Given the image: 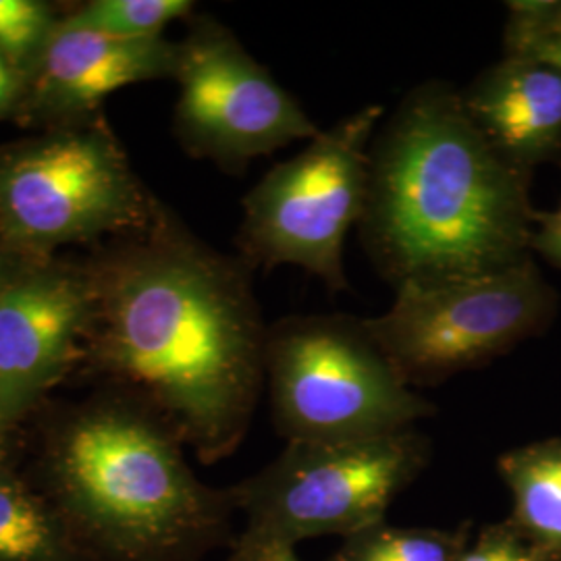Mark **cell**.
I'll return each mask as SVG.
<instances>
[{
	"label": "cell",
	"mask_w": 561,
	"mask_h": 561,
	"mask_svg": "<svg viewBox=\"0 0 561 561\" xmlns=\"http://www.w3.org/2000/svg\"><path fill=\"white\" fill-rule=\"evenodd\" d=\"M20 92V71L0 55V113L11 106Z\"/></svg>",
	"instance_id": "obj_21"
},
{
	"label": "cell",
	"mask_w": 561,
	"mask_h": 561,
	"mask_svg": "<svg viewBox=\"0 0 561 561\" xmlns=\"http://www.w3.org/2000/svg\"><path fill=\"white\" fill-rule=\"evenodd\" d=\"M190 0H94L65 23L111 38H154L171 21L194 13Z\"/></svg>",
	"instance_id": "obj_16"
},
{
	"label": "cell",
	"mask_w": 561,
	"mask_h": 561,
	"mask_svg": "<svg viewBox=\"0 0 561 561\" xmlns=\"http://www.w3.org/2000/svg\"><path fill=\"white\" fill-rule=\"evenodd\" d=\"M13 271H15V264L9 261V252L0 245V291H2L4 283L13 275Z\"/></svg>",
	"instance_id": "obj_24"
},
{
	"label": "cell",
	"mask_w": 561,
	"mask_h": 561,
	"mask_svg": "<svg viewBox=\"0 0 561 561\" xmlns=\"http://www.w3.org/2000/svg\"><path fill=\"white\" fill-rule=\"evenodd\" d=\"M461 106L503 159L535 175L561 162V71L503 57L460 90Z\"/></svg>",
	"instance_id": "obj_12"
},
{
	"label": "cell",
	"mask_w": 561,
	"mask_h": 561,
	"mask_svg": "<svg viewBox=\"0 0 561 561\" xmlns=\"http://www.w3.org/2000/svg\"><path fill=\"white\" fill-rule=\"evenodd\" d=\"M264 375L285 442L389 435L437 412L350 314H296L268 327Z\"/></svg>",
	"instance_id": "obj_4"
},
{
	"label": "cell",
	"mask_w": 561,
	"mask_h": 561,
	"mask_svg": "<svg viewBox=\"0 0 561 561\" xmlns=\"http://www.w3.org/2000/svg\"><path fill=\"white\" fill-rule=\"evenodd\" d=\"M180 42L111 38L55 23L32 69L34 111L44 115H81L125 85L175 78Z\"/></svg>",
	"instance_id": "obj_11"
},
{
	"label": "cell",
	"mask_w": 561,
	"mask_h": 561,
	"mask_svg": "<svg viewBox=\"0 0 561 561\" xmlns=\"http://www.w3.org/2000/svg\"><path fill=\"white\" fill-rule=\"evenodd\" d=\"M470 542V526L375 524L345 537L329 561H458Z\"/></svg>",
	"instance_id": "obj_15"
},
{
	"label": "cell",
	"mask_w": 561,
	"mask_h": 561,
	"mask_svg": "<svg viewBox=\"0 0 561 561\" xmlns=\"http://www.w3.org/2000/svg\"><path fill=\"white\" fill-rule=\"evenodd\" d=\"M0 561H96L48 497L0 468Z\"/></svg>",
	"instance_id": "obj_14"
},
{
	"label": "cell",
	"mask_w": 561,
	"mask_h": 561,
	"mask_svg": "<svg viewBox=\"0 0 561 561\" xmlns=\"http://www.w3.org/2000/svg\"><path fill=\"white\" fill-rule=\"evenodd\" d=\"M512 493L510 520L530 541L561 558V439H542L505 451L497 460Z\"/></svg>",
	"instance_id": "obj_13"
},
{
	"label": "cell",
	"mask_w": 561,
	"mask_h": 561,
	"mask_svg": "<svg viewBox=\"0 0 561 561\" xmlns=\"http://www.w3.org/2000/svg\"><path fill=\"white\" fill-rule=\"evenodd\" d=\"M229 561H300L296 547L285 545H240L231 542Z\"/></svg>",
	"instance_id": "obj_20"
},
{
	"label": "cell",
	"mask_w": 561,
	"mask_h": 561,
	"mask_svg": "<svg viewBox=\"0 0 561 561\" xmlns=\"http://www.w3.org/2000/svg\"><path fill=\"white\" fill-rule=\"evenodd\" d=\"M92 285L48 262H27L0 291V424L13 431L80 358Z\"/></svg>",
	"instance_id": "obj_10"
},
{
	"label": "cell",
	"mask_w": 561,
	"mask_h": 561,
	"mask_svg": "<svg viewBox=\"0 0 561 561\" xmlns=\"http://www.w3.org/2000/svg\"><path fill=\"white\" fill-rule=\"evenodd\" d=\"M530 183L466 115L458 88L424 81L375 134L362 248L396 289L507 271L530 259Z\"/></svg>",
	"instance_id": "obj_2"
},
{
	"label": "cell",
	"mask_w": 561,
	"mask_h": 561,
	"mask_svg": "<svg viewBox=\"0 0 561 561\" xmlns=\"http://www.w3.org/2000/svg\"><path fill=\"white\" fill-rule=\"evenodd\" d=\"M55 21L38 0H0V55L20 73L34 69Z\"/></svg>",
	"instance_id": "obj_17"
},
{
	"label": "cell",
	"mask_w": 561,
	"mask_h": 561,
	"mask_svg": "<svg viewBox=\"0 0 561 561\" xmlns=\"http://www.w3.org/2000/svg\"><path fill=\"white\" fill-rule=\"evenodd\" d=\"M530 252L561 271V202L556 210H537Z\"/></svg>",
	"instance_id": "obj_19"
},
{
	"label": "cell",
	"mask_w": 561,
	"mask_h": 561,
	"mask_svg": "<svg viewBox=\"0 0 561 561\" xmlns=\"http://www.w3.org/2000/svg\"><path fill=\"white\" fill-rule=\"evenodd\" d=\"M382 104H366L321 129L300 154L275 164L243 198L241 259L250 266H298L331 294L347 291L343 245L360 225L370 146Z\"/></svg>",
	"instance_id": "obj_6"
},
{
	"label": "cell",
	"mask_w": 561,
	"mask_h": 561,
	"mask_svg": "<svg viewBox=\"0 0 561 561\" xmlns=\"http://www.w3.org/2000/svg\"><path fill=\"white\" fill-rule=\"evenodd\" d=\"M11 433L0 424V468L9 466V456H11Z\"/></svg>",
	"instance_id": "obj_23"
},
{
	"label": "cell",
	"mask_w": 561,
	"mask_h": 561,
	"mask_svg": "<svg viewBox=\"0 0 561 561\" xmlns=\"http://www.w3.org/2000/svg\"><path fill=\"white\" fill-rule=\"evenodd\" d=\"M181 447L134 401L83 408L50 445L48 500L96 561L201 560L229 539L236 507Z\"/></svg>",
	"instance_id": "obj_3"
},
{
	"label": "cell",
	"mask_w": 561,
	"mask_h": 561,
	"mask_svg": "<svg viewBox=\"0 0 561 561\" xmlns=\"http://www.w3.org/2000/svg\"><path fill=\"white\" fill-rule=\"evenodd\" d=\"M431 439L419 428L360 439L287 442L261 472L227 489L243 528L233 542L285 545L381 524L421 477Z\"/></svg>",
	"instance_id": "obj_5"
},
{
	"label": "cell",
	"mask_w": 561,
	"mask_h": 561,
	"mask_svg": "<svg viewBox=\"0 0 561 561\" xmlns=\"http://www.w3.org/2000/svg\"><path fill=\"white\" fill-rule=\"evenodd\" d=\"M458 561H561V558L530 541L507 518L482 526L477 539H470Z\"/></svg>",
	"instance_id": "obj_18"
},
{
	"label": "cell",
	"mask_w": 561,
	"mask_h": 561,
	"mask_svg": "<svg viewBox=\"0 0 561 561\" xmlns=\"http://www.w3.org/2000/svg\"><path fill=\"white\" fill-rule=\"evenodd\" d=\"M556 312L558 294L530 256L472 279L401 285L391 308L364 322L401 379L416 389L502 358L541 335Z\"/></svg>",
	"instance_id": "obj_8"
},
{
	"label": "cell",
	"mask_w": 561,
	"mask_h": 561,
	"mask_svg": "<svg viewBox=\"0 0 561 561\" xmlns=\"http://www.w3.org/2000/svg\"><path fill=\"white\" fill-rule=\"evenodd\" d=\"M250 273L162 210L88 275L92 358L204 463L240 447L266 382L268 327Z\"/></svg>",
	"instance_id": "obj_1"
},
{
	"label": "cell",
	"mask_w": 561,
	"mask_h": 561,
	"mask_svg": "<svg viewBox=\"0 0 561 561\" xmlns=\"http://www.w3.org/2000/svg\"><path fill=\"white\" fill-rule=\"evenodd\" d=\"M516 59H533L551 65L561 71V38H553V41H545L537 46H533L524 57H516Z\"/></svg>",
	"instance_id": "obj_22"
},
{
	"label": "cell",
	"mask_w": 561,
	"mask_h": 561,
	"mask_svg": "<svg viewBox=\"0 0 561 561\" xmlns=\"http://www.w3.org/2000/svg\"><path fill=\"white\" fill-rule=\"evenodd\" d=\"M175 134L196 159L241 171L321 129L219 21H194L180 42Z\"/></svg>",
	"instance_id": "obj_9"
},
{
	"label": "cell",
	"mask_w": 561,
	"mask_h": 561,
	"mask_svg": "<svg viewBox=\"0 0 561 561\" xmlns=\"http://www.w3.org/2000/svg\"><path fill=\"white\" fill-rule=\"evenodd\" d=\"M162 208L113 136L73 129L0 159V245L27 262L106 233H144Z\"/></svg>",
	"instance_id": "obj_7"
}]
</instances>
